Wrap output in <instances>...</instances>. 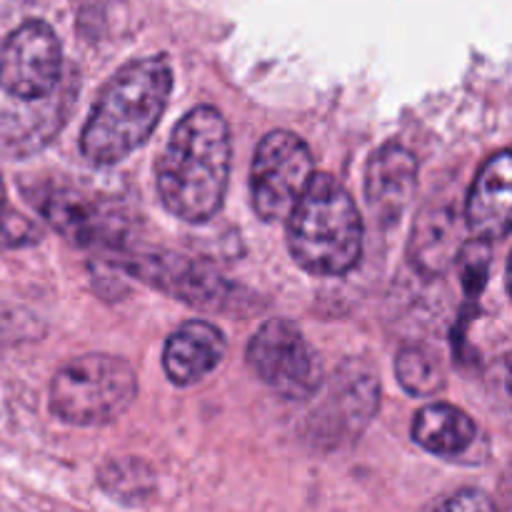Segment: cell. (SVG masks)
<instances>
[{"instance_id":"obj_1","label":"cell","mask_w":512,"mask_h":512,"mask_svg":"<svg viewBox=\"0 0 512 512\" xmlns=\"http://www.w3.org/2000/svg\"><path fill=\"white\" fill-rule=\"evenodd\" d=\"M228 120L213 105L190 110L158 160V193L168 213L208 223L223 205L230 178Z\"/></svg>"},{"instance_id":"obj_2","label":"cell","mask_w":512,"mask_h":512,"mask_svg":"<svg viewBox=\"0 0 512 512\" xmlns=\"http://www.w3.org/2000/svg\"><path fill=\"white\" fill-rule=\"evenodd\" d=\"M173 93L168 55H148L118 70L93 105L80 150L93 165H115L148 143Z\"/></svg>"},{"instance_id":"obj_3","label":"cell","mask_w":512,"mask_h":512,"mask_svg":"<svg viewBox=\"0 0 512 512\" xmlns=\"http://www.w3.org/2000/svg\"><path fill=\"white\" fill-rule=\"evenodd\" d=\"M293 260L313 275H345L363 253V218L333 175L313 173L288 215Z\"/></svg>"},{"instance_id":"obj_4","label":"cell","mask_w":512,"mask_h":512,"mask_svg":"<svg viewBox=\"0 0 512 512\" xmlns=\"http://www.w3.org/2000/svg\"><path fill=\"white\" fill-rule=\"evenodd\" d=\"M138 375L123 358L88 353L70 360L50 383V410L78 428H98L118 420L133 405Z\"/></svg>"},{"instance_id":"obj_5","label":"cell","mask_w":512,"mask_h":512,"mask_svg":"<svg viewBox=\"0 0 512 512\" xmlns=\"http://www.w3.org/2000/svg\"><path fill=\"white\" fill-rule=\"evenodd\" d=\"M313 178V153L290 130H273L255 150L250 168V200L265 223H278L290 215Z\"/></svg>"},{"instance_id":"obj_6","label":"cell","mask_w":512,"mask_h":512,"mask_svg":"<svg viewBox=\"0 0 512 512\" xmlns=\"http://www.w3.org/2000/svg\"><path fill=\"white\" fill-rule=\"evenodd\" d=\"M248 365L268 388L288 400H308L323 385V363L298 325L265 320L248 343Z\"/></svg>"},{"instance_id":"obj_7","label":"cell","mask_w":512,"mask_h":512,"mask_svg":"<svg viewBox=\"0 0 512 512\" xmlns=\"http://www.w3.org/2000/svg\"><path fill=\"white\" fill-rule=\"evenodd\" d=\"M63 68L58 35L43 20H28L0 45V88L23 100L53 93Z\"/></svg>"},{"instance_id":"obj_8","label":"cell","mask_w":512,"mask_h":512,"mask_svg":"<svg viewBox=\"0 0 512 512\" xmlns=\"http://www.w3.org/2000/svg\"><path fill=\"white\" fill-rule=\"evenodd\" d=\"M130 273L143 278L145 283L165 290L168 295L185 300L195 308H233L235 285H230L223 275L210 265L198 260L180 258L173 253L143 255L130 260Z\"/></svg>"},{"instance_id":"obj_9","label":"cell","mask_w":512,"mask_h":512,"mask_svg":"<svg viewBox=\"0 0 512 512\" xmlns=\"http://www.w3.org/2000/svg\"><path fill=\"white\" fill-rule=\"evenodd\" d=\"M418 188V160L405 145L388 143L370 158L365 193L383 225H395L410 208Z\"/></svg>"},{"instance_id":"obj_10","label":"cell","mask_w":512,"mask_h":512,"mask_svg":"<svg viewBox=\"0 0 512 512\" xmlns=\"http://www.w3.org/2000/svg\"><path fill=\"white\" fill-rule=\"evenodd\" d=\"M512 218V158L500 150L475 175L465 205V223L475 238L503 240L510 233Z\"/></svg>"},{"instance_id":"obj_11","label":"cell","mask_w":512,"mask_h":512,"mask_svg":"<svg viewBox=\"0 0 512 512\" xmlns=\"http://www.w3.org/2000/svg\"><path fill=\"white\" fill-rule=\"evenodd\" d=\"M225 338L205 320H188L168 338L163 368L175 385H195L208 378L225 355Z\"/></svg>"},{"instance_id":"obj_12","label":"cell","mask_w":512,"mask_h":512,"mask_svg":"<svg viewBox=\"0 0 512 512\" xmlns=\"http://www.w3.org/2000/svg\"><path fill=\"white\" fill-rule=\"evenodd\" d=\"M463 223L453 205H428L418 215L410 238V258L425 275H440L463 248Z\"/></svg>"},{"instance_id":"obj_13","label":"cell","mask_w":512,"mask_h":512,"mask_svg":"<svg viewBox=\"0 0 512 512\" xmlns=\"http://www.w3.org/2000/svg\"><path fill=\"white\" fill-rule=\"evenodd\" d=\"M413 438L420 448L438 458H458L473 448L478 438V425L450 403H433L415 415Z\"/></svg>"},{"instance_id":"obj_14","label":"cell","mask_w":512,"mask_h":512,"mask_svg":"<svg viewBox=\"0 0 512 512\" xmlns=\"http://www.w3.org/2000/svg\"><path fill=\"white\" fill-rule=\"evenodd\" d=\"M40 210L58 233L78 245H93L105 235L98 208L70 190L45 193V203H40Z\"/></svg>"},{"instance_id":"obj_15","label":"cell","mask_w":512,"mask_h":512,"mask_svg":"<svg viewBox=\"0 0 512 512\" xmlns=\"http://www.w3.org/2000/svg\"><path fill=\"white\" fill-rule=\"evenodd\" d=\"M398 383L415 398H428L445 388V370L438 355L425 345H405L395 358Z\"/></svg>"},{"instance_id":"obj_16","label":"cell","mask_w":512,"mask_h":512,"mask_svg":"<svg viewBox=\"0 0 512 512\" xmlns=\"http://www.w3.org/2000/svg\"><path fill=\"white\" fill-rule=\"evenodd\" d=\"M455 260L460 263V280H463V288L468 293V298H478L483 293L485 283H488L490 265H493L490 240H465Z\"/></svg>"},{"instance_id":"obj_17","label":"cell","mask_w":512,"mask_h":512,"mask_svg":"<svg viewBox=\"0 0 512 512\" xmlns=\"http://www.w3.org/2000/svg\"><path fill=\"white\" fill-rule=\"evenodd\" d=\"M30 240H35V228L5 205V195L0 190V245L10 248V245H25Z\"/></svg>"},{"instance_id":"obj_18","label":"cell","mask_w":512,"mask_h":512,"mask_svg":"<svg viewBox=\"0 0 512 512\" xmlns=\"http://www.w3.org/2000/svg\"><path fill=\"white\" fill-rule=\"evenodd\" d=\"M438 510H495V503L488 495L478 493V490H460V493L450 495V498L433 503Z\"/></svg>"}]
</instances>
